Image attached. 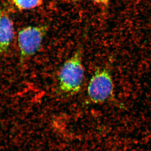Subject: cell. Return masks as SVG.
<instances>
[{
	"mask_svg": "<svg viewBox=\"0 0 151 151\" xmlns=\"http://www.w3.org/2000/svg\"><path fill=\"white\" fill-rule=\"evenodd\" d=\"M82 56L83 48L80 47L60 68L58 85L63 93L73 95L81 89L84 77Z\"/></svg>",
	"mask_w": 151,
	"mask_h": 151,
	"instance_id": "1",
	"label": "cell"
},
{
	"mask_svg": "<svg viewBox=\"0 0 151 151\" xmlns=\"http://www.w3.org/2000/svg\"><path fill=\"white\" fill-rule=\"evenodd\" d=\"M47 26H29L22 28L18 33L17 42L21 63L38 52L47 31Z\"/></svg>",
	"mask_w": 151,
	"mask_h": 151,
	"instance_id": "2",
	"label": "cell"
},
{
	"mask_svg": "<svg viewBox=\"0 0 151 151\" xmlns=\"http://www.w3.org/2000/svg\"><path fill=\"white\" fill-rule=\"evenodd\" d=\"M113 91V79L108 68L96 70L87 86V97L89 101L96 104L104 103L112 97Z\"/></svg>",
	"mask_w": 151,
	"mask_h": 151,
	"instance_id": "3",
	"label": "cell"
},
{
	"mask_svg": "<svg viewBox=\"0 0 151 151\" xmlns=\"http://www.w3.org/2000/svg\"><path fill=\"white\" fill-rule=\"evenodd\" d=\"M14 37L13 22L7 13L0 7V54L8 51Z\"/></svg>",
	"mask_w": 151,
	"mask_h": 151,
	"instance_id": "4",
	"label": "cell"
},
{
	"mask_svg": "<svg viewBox=\"0 0 151 151\" xmlns=\"http://www.w3.org/2000/svg\"><path fill=\"white\" fill-rule=\"evenodd\" d=\"M12 3L20 11L28 10L42 5L43 0H12Z\"/></svg>",
	"mask_w": 151,
	"mask_h": 151,
	"instance_id": "5",
	"label": "cell"
},
{
	"mask_svg": "<svg viewBox=\"0 0 151 151\" xmlns=\"http://www.w3.org/2000/svg\"><path fill=\"white\" fill-rule=\"evenodd\" d=\"M89 1L94 4H97L99 5L105 6H108L110 1V0H89Z\"/></svg>",
	"mask_w": 151,
	"mask_h": 151,
	"instance_id": "6",
	"label": "cell"
}]
</instances>
